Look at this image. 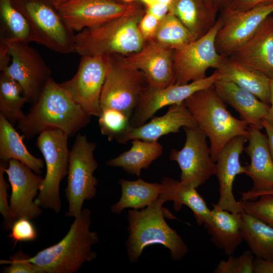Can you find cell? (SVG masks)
<instances>
[{
	"label": "cell",
	"mask_w": 273,
	"mask_h": 273,
	"mask_svg": "<svg viewBox=\"0 0 273 273\" xmlns=\"http://www.w3.org/2000/svg\"><path fill=\"white\" fill-rule=\"evenodd\" d=\"M263 126L266 132L269 151L273 160V127L265 120L263 121Z\"/></svg>",
	"instance_id": "7dc6e473"
},
{
	"label": "cell",
	"mask_w": 273,
	"mask_h": 273,
	"mask_svg": "<svg viewBox=\"0 0 273 273\" xmlns=\"http://www.w3.org/2000/svg\"><path fill=\"white\" fill-rule=\"evenodd\" d=\"M221 25L218 18L205 35L173 50V84H184L203 79L207 77L208 69L218 68L224 57L217 52L215 47L216 34Z\"/></svg>",
	"instance_id": "8fae6325"
},
{
	"label": "cell",
	"mask_w": 273,
	"mask_h": 273,
	"mask_svg": "<svg viewBox=\"0 0 273 273\" xmlns=\"http://www.w3.org/2000/svg\"><path fill=\"white\" fill-rule=\"evenodd\" d=\"M5 173L11 187L10 209L16 220L21 218L31 220L39 216L42 209L35 202L43 179L27 166L16 159H11Z\"/></svg>",
	"instance_id": "ac0fdd59"
},
{
	"label": "cell",
	"mask_w": 273,
	"mask_h": 273,
	"mask_svg": "<svg viewBox=\"0 0 273 273\" xmlns=\"http://www.w3.org/2000/svg\"><path fill=\"white\" fill-rule=\"evenodd\" d=\"M12 3L28 21L30 42L61 54L74 52V32L50 0H12Z\"/></svg>",
	"instance_id": "8992f818"
},
{
	"label": "cell",
	"mask_w": 273,
	"mask_h": 273,
	"mask_svg": "<svg viewBox=\"0 0 273 273\" xmlns=\"http://www.w3.org/2000/svg\"><path fill=\"white\" fill-rule=\"evenodd\" d=\"M227 57L272 78L273 14L264 20L249 40Z\"/></svg>",
	"instance_id": "ffe728a7"
},
{
	"label": "cell",
	"mask_w": 273,
	"mask_h": 273,
	"mask_svg": "<svg viewBox=\"0 0 273 273\" xmlns=\"http://www.w3.org/2000/svg\"><path fill=\"white\" fill-rule=\"evenodd\" d=\"M248 144L244 151L250 158L245 173L253 181L251 192L273 189V160L267 136L260 129L249 127Z\"/></svg>",
	"instance_id": "7402d4cb"
},
{
	"label": "cell",
	"mask_w": 273,
	"mask_h": 273,
	"mask_svg": "<svg viewBox=\"0 0 273 273\" xmlns=\"http://www.w3.org/2000/svg\"><path fill=\"white\" fill-rule=\"evenodd\" d=\"M0 16L1 41L30 42L28 21L13 6L12 0H0Z\"/></svg>",
	"instance_id": "d6a6232c"
},
{
	"label": "cell",
	"mask_w": 273,
	"mask_h": 273,
	"mask_svg": "<svg viewBox=\"0 0 273 273\" xmlns=\"http://www.w3.org/2000/svg\"><path fill=\"white\" fill-rule=\"evenodd\" d=\"M121 1H122V2H125V1H126V0H121Z\"/></svg>",
	"instance_id": "f5cc1de1"
},
{
	"label": "cell",
	"mask_w": 273,
	"mask_h": 273,
	"mask_svg": "<svg viewBox=\"0 0 273 273\" xmlns=\"http://www.w3.org/2000/svg\"><path fill=\"white\" fill-rule=\"evenodd\" d=\"M215 6L219 11H222L228 8L232 0H207Z\"/></svg>",
	"instance_id": "f907efd6"
},
{
	"label": "cell",
	"mask_w": 273,
	"mask_h": 273,
	"mask_svg": "<svg viewBox=\"0 0 273 273\" xmlns=\"http://www.w3.org/2000/svg\"><path fill=\"white\" fill-rule=\"evenodd\" d=\"M212 205L210 218L204 226L213 243L226 255H232L244 241L241 233V212H230L217 204Z\"/></svg>",
	"instance_id": "cb8c5ba5"
},
{
	"label": "cell",
	"mask_w": 273,
	"mask_h": 273,
	"mask_svg": "<svg viewBox=\"0 0 273 273\" xmlns=\"http://www.w3.org/2000/svg\"><path fill=\"white\" fill-rule=\"evenodd\" d=\"M171 1L172 0H126L125 3L138 2L146 8L160 4H165L170 6Z\"/></svg>",
	"instance_id": "c3c4849f"
},
{
	"label": "cell",
	"mask_w": 273,
	"mask_h": 273,
	"mask_svg": "<svg viewBox=\"0 0 273 273\" xmlns=\"http://www.w3.org/2000/svg\"><path fill=\"white\" fill-rule=\"evenodd\" d=\"M240 194L241 195L240 201H242L249 200H255L259 196L263 195H269L273 196V189L267 191L256 193L251 192L250 191H248L247 192H241Z\"/></svg>",
	"instance_id": "bcb514c9"
},
{
	"label": "cell",
	"mask_w": 273,
	"mask_h": 273,
	"mask_svg": "<svg viewBox=\"0 0 273 273\" xmlns=\"http://www.w3.org/2000/svg\"><path fill=\"white\" fill-rule=\"evenodd\" d=\"M19 133L2 114H0V159L8 162L16 159L24 164L38 174L41 173L43 161L32 155L26 147Z\"/></svg>",
	"instance_id": "83f0119b"
},
{
	"label": "cell",
	"mask_w": 273,
	"mask_h": 273,
	"mask_svg": "<svg viewBox=\"0 0 273 273\" xmlns=\"http://www.w3.org/2000/svg\"><path fill=\"white\" fill-rule=\"evenodd\" d=\"M68 138L62 130L51 129L38 134L36 142L43 156L47 170L35 202L41 208L51 209L57 213L61 209L60 184L68 172Z\"/></svg>",
	"instance_id": "52a82bcc"
},
{
	"label": "cell",
	"mask_w": 273,
	"mask_h": 273,
	"mask_svg": "<svg viewBox=\"0 0 273 273\" xmlns=\"http://www.w3.org/2000/svg\"><path fill=\"white\" fill-rule=\"evenodd\" d=\"M213 87L222 101L233 107L249 127L260 130L263 128V121L270 105L230 81L218 79L214 82Z\"/></svg>",
	"instance_id": "603a6c76"
},
{
	"label": "cell",
	"mask_w": 273,
	"mask_h": 273,
	"mask_svg": "<svg viewBox=\"0 0 273 273\" xmlns=\"http://www.w3.org/2000/svg\"><path fill=\"white\" fill-rule=\"evenodd\" d=\"M183 128L186 136L184 146L180 150L172 149L169 159L180 168V181L197 188L215 174V162L203 131L198 126Z\"/></svg>",
	"instance_id": "4fadbf2b"
},
{
	"label": "cell",
	"mask_w": 273,
	"mask_h": 273,
	"mask_svg": "<svg viewBox=\"0 0 273 273\" xmlns=\"http://www.w3.org/2000/svg\"><path fill=\"white\" fill-rule=\"evenodd\" d=\"M270 103L265 120L273 127V77L270 82Z\"/></svg>",
	"instance_id": "681fc988"
},
{
	"label": "cell",
	"mask_w": 273,
	"mask_h": 273,
	"mask_svg": "<svg viewBox=\"0 0 273 273\" xmlns=\"http://www.w3.org/2000/svg\"><path fill=\"white\" fill-rule=\"evenodd\" d=\"M219 79L234 83L251 93L262 102L270 105V79L263 73L224 57L216 69Z\"/></svg>",
	"instance_id": "484cf974"
},
{
	"label": "cell",
	"mask_w": 273,
	"mask_h": 273,
	"mask_svg": "<svg viewBox=\"0 0 273 273\" xmlns=\"http://www.w3.org/2000/svg\"><path fill=\"white\" fill-rule=\"evenodd\" d=\"M218 79L219 76L215 70L209 76L184 84H172L161 88L148 86L131 117V126L138 127L145 124L163 107L184 102L197 91L213 86Z\"/></svg>",
	"instance_id": "2e32d148"
},
{
	"label": "cell",
	"mask_w": 273,
	"mask_h": 273,
	"mask_svg": "<svg viewBox=\"0 0 273 273\" xmlns=\"http://www.w3.org/2000/svg\"><path fill=\"white\" fill-rule=\"evenodd\" d=\"M115 55L124 67L141 71L150 87L161 88L173 84V50L150 40L132 55Z\"/></svg>",
	"instance_id": "e0dca14e"
},
{
	"label": "cell",
	"mask_w": 273,
	"mask_h": 273,
	"mask_svg": "<svg viewBox=\"0 0 273 273\" xmlns=\"http://www.w3.org/2000/svg\"><path fill=\"white\" fill-rule=\"evenodd\" d=\"M272 14L273 1L243 11L228 8L221 11L219 18L221 25L215 38L217 52L224 57L229 56L249 40L264 20Z\"/></svg>",
	"instance_id": "5bb4252c"
},
{
	"label": "cell",
	"mask_w": 273,
	"mask_h": 273,
	"mask_svg": "<svg viewBox=\"0 0 273 273\" xmlns=\"http://www.w3.org/2000/svg\"><path fill=\"white\" fill-rule=\"evenodd\" d=\"M248 138L235 137L230 141L220 152L215 162V174L219 183V197L216 203L222 209L234 213L242 211L240 202L233 192V183L237 175L245 174L247 166H242L240 156L244 150Z\"/></svg>",
	"instance_id": "d6986e66"
},
{
	"label": "cell",
	"mask_w": 273,
	"mask_h": 273,
	"mask_svg": "<svg viewBox=\"0 0 273 273\" xmlns=\"http://www.w3.org/2000/svg\"><path fill=\"white\" fill-rule=\"evenodd\" d=\"M160 21L152 15L146 12L139 25L140 31L146 40H151L157 30Z\"/></svg>",
	"instance_id": "60d3db41"
},
{
	"label": "cell",
	"mask_w": 273,
	"mask_h": 273,
	"mask_svg": "<svg viewBox=\"0 0 273 273\" xmlns=\"http://www.w3.org/2000/svg\"><path fill=\"white\" fill-rule=\"evenodd\" d=\"M142 6L121 0H70L57 9L68 26L74 32H80L133 14Z\"/></svg>",
	"instance_id": "9a60e30c"
},
{
	"label": "cell",
	"mask_w": 273,
	"mask_h": 273,
	"mask_svg": "<svg viewBox=\"0 0 273 273\" xmlns=\"http://www.w3.org/2000/svg\"><path fill=\"white\" fill-rule=\"evenodd\" d=\"M253 272L273 273V261L256 257L254 260Z\"/></svg>",
	"instance_id": "ee69618b"
},
{
	"label": "cell",
	"mask_w": 273,
	"mask_h": 273,
	"mask_svg": "<svg viewBox=\"0 0 273 273\" xmlns=\"http://www.w3.org/2000/svg\"><path fill=\"white\" fill-rule=\"evenodd\" d=\"M121 189L119 200L111 206V211L120 214L125 208L142 209L153 204L163 190L162 184L148 183L139 178L135 180L120 179Z\"/></svg>",
	"instance_id": "f1b7e54d"
},
{
	"label": "cell",
	"mask_w": 273,
	"mask_h": 273,
	"mask_svg": "<svg viewBox=\"0 0 273 273\" xmlns=\"http://www.w3.org/2000/svg\"><path fill=\"white\" fill-rule=\"evenodd\" d=\"M197 126L210 141V152L215 162L223 148L239 135L248 138L249 126L234 117L217 94L213 85L193 94L184 102Z\"/></svg>",
	"instance_id": "5b68a950"
},
{
	"label": "cell",
	"mask_w": 273,
	"mask_h": 273,
	"mask_svg": "<svg viewBox=\"0 0 273 273\" xmlns=\"http://www.w3.org/2000/svg\"><path fill=\"white\" fill-rule=\"evenodd\" d=\"M69 1L70 0H50L54 6L57 8L64 5Z\"/></svg>",
	"instance_id": "816d5d0a"
},
{
	"label": "cell",
	"mask_w": 273,
	"mask_h": 273,
	"mask_svg": "<svg viewBox=\"0 0 273 273\" xmlns=\"http://www.w3.org/2000/svg\"><path fill=\"white\" fill-rule=\"evenodd\" d=\"M7 162H1L0 164V212L4 218V228L9 230L16 221L13 216L8 202V190L9 185L4 177L5 169L7 166Z\"/></svg>",
	"instance_id": "f35d334b"
},
{
	"label": "cell",
	"mask_w": 273,
	"mask_h": 273,
	"mask_svg": "<svg viewBox=\"0 0 273 273\" xmlns=\"http://www.w3.org/2000/svg\"><path fill=\"white\" fill-rule=\"evenodd\" d=\"M161 183L163 186L161 197L165 202L172 201L175 211H179L185 205L192 211L199 225L209 220L211 210L196 190L197 188L168 177H163Z\"/></svg>",
	"instance_id": "4316f807"
},
{
	"label": "cell",
	"mask_w": 273,
	"mask_h": 273,
	"mask_svg": "<svg viewBox=\"0 0 273 273\" xmlns=\"http://www.w3.org/2000/svg\"><path fill=\"white\" fill-rule=\"evenodd\" d=\"M253 254L250 250L245 251L240 256H229L228 260H221L214 269V273H252Z\"/></svg>",
	"instance_id": "8d00e7d4"
},
{
	"label": "cell",
	"mask_w": 273,
	"mask_h": 273,
	"mask_svg": "<svg viewBox=\"0 0 273 273\" xmlns=\"http://www.w3.org/2000/svg\"><path fill=\"white\" fill-rule=\"evenodd\" d=\"M96 143L88 140L85 134L78 133L70 150L65 189V197L69 205L67 217H76L82 210L84 201L96 197L98 180L94 172L98 167L94 153Z\"/></svg>",
	"instance_id": "ba28073f"
},
{
	"label": "cell",
	"mask_w": 273,
	"mask_h": 273,
	"mask_svg": "<svg viewBox=\"0 0 273 273\" xmlns=\"http://www.w3.org/2000/svg\"><path fill=\"white\" fill-rule=\"evenodd\" d=\"M30 219L21 218L13 223L9 237L16 244L18 242L32 241L37 238L35 228Z\"/></svg>",
	"instance_id": "ab89813d"
},
{
	"label": "cell",
	"mask_w": 273,
	"mask_h": 273,
	"mask_svg": "<svg viewBox=\"0 0 273 273\" xmlns=\"http://www.w3.org/2000/svg\"><path fill=\"white\" fill-rule=\"evenodd\" d=\"M258 198L239 201L242 210L273 227V196L263 195Z\"/></svg>",
	"instance_id": "d590c367"
},
{
	"label": "cell",
	"mask_w": 273,
	"mask_h": 273,
	"mask_svg": "<svg viewBox=\"0 0 273 273\" xmlns=\"http://www.w3.org/2000/svg\"><path fill=\"white\" fill-rule=\"evenodd\" d=\"M145 8L146 12L152 15L159 21L162 20L169 12V6L165 4H157Z\"/></svg>",
	"instance_id": "7bdbcfd3"
},
{
	"label": "cell",
	"mask_w": 273,
	"mask_h": 273,
	"mask_svg": "<svg viewBox=\"0 0 273 273\" xmlns=\"http://www.w3.org/2000/svg\"><path fill=\"white\" fill-rule=\"evenodd\" d=\"M30 255L26 254L19 250L12 256L9 257L8 260H1L2 264L9 265L3 268V273H45L39 266L32 263L30 258Z\"/></svg>",
	"instance_id": "74e56055"
},
{
	"label": "cell",
	"mask_w": 273,
	"mask_h": 273,
	"mask_svg": "<svg viewBox=\"0 0 273 273\" xmlns=\"http://www.w3.org/2000/svg\"><path fill=\"white\" fill-rule=\"evenodd\" d=\"M109 57V69L100 97L101 109H116L131 118L148 83L141 71L124 67L115 55Z\"/></svg>",
	"instance_id": "30bf717a"
},
{
	"label": "cell",
	"mask_w": 273,
	"mask_h": 273,
	"mask_svg": "<svg viewBox=\"0 0 273 273\" xmlns=\"http://www.w3.org/2000/svg\"><path fill=\"white\" fill-rule=\"evenodd\" d=\"M193 116L184 102L170 106L162 116L153 117L149 122L138 127H132L117 141L124 144L134 139L157 142L161 136L178 133L183 127L197 126Z\"/></svg>",
	"instance_id": "44dd1931"
},
{
	"label": "cell",
	"mask_w": 273,
	"mask_h": 273,
	"mask_svg": "<svg viewBox=\"0 0 273 273\" xmlns=\"http://www.w3.org/2000/svg\"><path fill=\"white\" fill-rule=\"evenodd\" d=\"M109 63V56H82L73 77L59 83L90 116L102 113L100 97Z\"/></svg>",
	"instance_id": "7c38bea8"
},
{
	"label": "cell",
	"mask_w": 273,
	"mask_h": 273,
	"mask_svg": "<svg viewBox=\"0 0 273 273\" xmlns=\"http://www.w3.org/2000/svg\"><path fill=\"white\" fill-rule=\"evenodd\" d=\"M11 56L7 45L2 42L0 44V70L1 71H4L10 64V62L11 60Z\"/></svg>",
	"instance_id": "f6af8a7d"
},
{
	"label": "cell",
	"mask_w": 273,
	"mask_h": 273,
	"mask_svg": "<svg viewBox=\"0 0 273 273\" xmlns=\"http://www.w3.org/2000/svg\"><path fill=\"white\" fill-rule=\"evenodd\" d=\"M218 11L207 0H172L169 12L179 19L196 40L213 27L218 19Z\"/></svg>",
	"instance_id": "d4e9b609"
},
{
	"label": "cell",
	"mask_w": 273,
	"mask_h": 273,
	"mask_svg": "<svg viewBox=\"0 0 273 273\" xmlns=\"http://www.w3.org/2000/svg\"><path fill=\"white\" fill-rule=\"evenodd\" d=\"M90 117L52 77L17 128L27 139L51 129H60L70 137L85 127Z\"/></svg>",
	"instance_id": "6da1fadb"
},
{
	"label": "cell",
	"mask_w": 273,
	"mask_h": 273,
	"mask_svg": "<svg viewBox=\"0 0 273 273\" xmlns=\"http://www.w3.org/2000/svg\"><path fill=\"white\" fill-rule=\"evenodd\" d=\"M91 212L82 209L74 218L66 235L57 243L39 251L30 260L45 273H73L83 264L97 258L92 247L99 241L96 231H90Z\"/></svg>",
	"instance_id": "3957f363"
},
{
	"label": "cell",
	"mask_w": 273,
	"mask_h": 273,
	"mask_svg": "<svg viewBox=\"0 0 273 273\" xmlns=\"http://www.w3.org/2000/svg\"><path fill=\"white\" fill-rule=\"evenodd\" d=\"M101 133L109 141H117L132 127L130 118L123 112L114 109H105L99 117Z\"/></svg>",
	"instance_id": "e575fe53"
},
{
	"label": "cell",
	"mask_w": 273,
	"mask_h": 273,
	"mask_svg": "<svg viewBox=\"0 0 273 273\" xmlns=\"http://www.w3.org/2000/svg\"><path fill=\"white\" fill-rule=\"evenodd\" d=\"M129 150L106 162L111 167H119L127 173L140 176L142 169H147L162 154L163 147L157 142L139 139L131 141Z\"/></svg>",
	"instance_id": "f546056e"
},
{
	"label": "cell",
	"mask_w": 273,
	"mask_h": 273,
	"mask_svg": "<svg viewBox=\"0 0 273 273\" xmlns=\"http://www.w3.org/2000/svg\"><path fill=\"white\" fill-rule=\"evenodd\" d=\"M165 202L159 196L151 205L127 212L128 237L125 245L128 260L136 262L147 247L160 244L168 249L172 260H181L188 247L177 233L166 222L162 210Z\"/></svg>",
	"instance_id": "7a4b0ae2"
},
{
	"label": "cell",
	"mask_w": 273,
	"mask_h": 273,
	"mask_svg": "<svg viewBox=\"0 0 273 273\" xmlns=\"http://www.w3.org/2000/svg\"><path fill=\"white\" fill-rule=\"evenodd\" d=\"M26 103L27 100L20 84L1 72L0 114L14 125L25 117L22 108Z\"/></svg>",
	"instance_id": "1f68e13d"
},
{
	"label": "cell",
	"mask_w": 273,
	"mask_h": 273,
	"mask_svg": "<svg viewBox=\"0 0 273 273\" xmlns=\"http://www.w3.org/2000/svg\"><path fill=\"white\" fill-rule=\"evenodd\" d=\"M6 43L11 63L3 72L16 81L23 90L27 102L35 103L52 78V71L39 52L23 41H1Z\"/></svg>",
	"instance_id": "9c48e42d"
},
{
	"label": "cell",
	"mask_w": 273,
	"mask_h": 273,
	"mask_svg": "<svg viewBox=\"0 0 273 273\" xmlns=\"http://www.w3.org/2000/svg\"><path fill=\"white\" fill-rule=\"evenodd\" d=\"M145 13L143 7L130 15L78 32L74 52L81 56H127L138 52L146 42L139 28Z\"/></svg>",
	"instance_id": "277c9868"
},
{
	"label": "cell",
	"mask_w": 273,
	"mask_h": 273,
	"mask_svg": "<svg viewBox=\"0 0 273 273\" xmlns=\"http://www.w3.org/2000/svg\"><path fill=\"white\" fill-rule=\"evenodd\" d=\"M241 233L256 257L273 261V227L242 210Z\"/></svg>",
	"instance_id": "4dcf8cb0"
},
{
	"label": "cell",
	"mask_w": 273,
	"mask_h": 273,
	"mask_svg": "<svg viewBox=\"0 0 273 273\" xmlns=\"http://www.w3.org/2000/svg\"><path fill=\"white\" fill-rule=\"evenodd\" d=\"M151 40L174 50L188 44L195 39L189 29L179 19L169 12L160 21L156 33Z\"/></svg>",
	"instance_id": "836d02e7"
},
{
	"label": "cell",
	"mask_w": 273,
	"mask_h": 273,
	"mask_svg": "<svg viewBox=\"0 0 273 273\" xmlns=\"http://www.w3.org/2000/svg\"><path fill=\"white\" fill-rule=\"evenodd\" d=\"M272 1L273 0H232L227 8L235 11H243Z\"/></svg>",
	"instance_id": "b9f144b4"
}]
</instances>
